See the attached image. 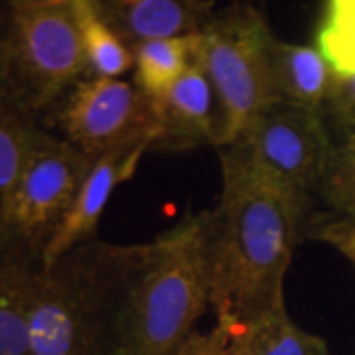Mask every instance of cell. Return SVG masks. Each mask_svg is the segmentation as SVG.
I'll use <instances>...</instances> for the list:
<instances>
[{"mask_svg": "<svg viewBox=\"0 0 355 355\" xmlns=\"http://www.w3.org/2000/svg\"><path fill=\"white\" fill-rule=\"evenodd\" d=\"M310 205V196L280 188L221 150V196L205 211L209 304L219 324L239 331L284 298Z\"/></svg>", "mask_w": 355, "mask_h": 355, "instance_id": "obj_1", "label": "cell"}, {"mask_svg": "<svg viewBox=\"0 0 355 355\" xmlns=\"http://www.w3.org/2000/svg\"><path fill=\"white\" fill-rule=\"evenodd\" d=\"M139 249L89 239L42 268L28 310L30 355H114Z\"/></svg>", "mask_w": 355, "mask_h": 355, "instance_id": "obj_2", "label": "cell"}, {"mask_svg": "<svg viewBox=\"0 0 355 355\" xmlns=\"http://www.w3.org/2000/svg\"><path fill=\"white\" fill-rule=\"evenodd\" d=\"M207 308V216L200 214L140 243L121 304L114 355H174Z\"/></svg>", "mask_w": 355, "mask_h": 355, "instance_id": "obj_3", "label": "cell"}, {"mask_svg": "<svg viewBox=\"0 0 355 355\" xmlns=\"http://www.w3.org/2000/svg\"><path fill=\"white\" fill-rule=\"evenodd\" d=\"M89 71L71 4L10 2L0 24V87L42 116Z\"/></svg>", "mask_w": 355, "mask_h": 355, "instance_id": "obj_4", "label": "cell"}, {"mask_svg": "<svg viewBox=\"0 0 355 355\" xmlns=\"http://www.w3.org/2000/svg\"><path fill=\"white\" fill-rule=\"evenodd\" d=\"M272 38L265 18L249 4L229 6L200 32L196 64L216 91L219 148L235 142L265 109L280 103L270 67Z\"/></svg>", "mask_w": 355, "mask_h": 355, "instance_id": "obj_5", "label": "cell"}, {"mask_svg": "<svg viewBox=\"0 0 355 355\" xmlns=\"http://www.w3.org/2000/svg\"><path fill=\"white\" fill-rule=\"evenodd\" d=\"M91 166L73 144L40 128L0 211V239L42 265L44 251L71 209Z\"/></svg>", "mask_w": 355, "mask_h": 355, "instance_id": "obj_6", "label": "cell"}, {"mask_svg": "<svg viewBox=\"0 0 355 355\" xmlns=\"http://www.w3.org/2000/svg\"><path fill=\"white\" fill-rule=\"evenodd\" d=\"M225 150L268 182L310 196L318 190L334 144L322 113L280 101L259 114Z\"/></svg>", "mask_w": 355, "mask_h": 355, "instance_id": "obj_7", "label": "cell"}, {"mask_svg": "<svg viewBox=\"0 0 355 355\" xmlns=\"http://www.w3.org/2000/svg\"><path fill=\"white\" fill-rule=\"evenodd\" d=\"M50 111L58 137L73 144L91 162L116 148L154 142V103L135 81L81 79Z\"/></svg>", "mask_w": 355, "mask_h": 355, "instance_id": "obj_8", "label": "cell"}, {"mask_svg": "<svg viewBox=\"0 0 355 355\" xmlns=\"http://www.w3.org/2000/svg\"><path fill=\"white\" fill-rule=\"evenodd\" d=\"M153 103L156 119L153 150L180 153L203 144L219 146V105L211 81L200 64L193 62L190 69L164 95L154 97Z\"/></svg>", "mask_w": 355, "mask_h": 355, "instance_id": "obj_9", "label": "cell"}, {"mask_svg": "<svg viewBox=\"0 0 355 355\" xmlns=\"http://www.w3.org/2000/svg\"><path fill=\"white\" fill-rule=\"evenodd\" d=\"M148 150H153L150 142H139L125 148H116L93 162L71 209L67 211L62 225L53 233L44 251L42 268H48L71 249H76L77 245L93 239V233L101 221L103 211L113 191L128 178H132L142 156Z\"/></svg>", "mask_w": 355, "mask_h": 355, "instance_id": "obj_10", "label": "cell"}, {"mask_svg": "<svg viewBox=\"0 0 355 355\" xmlns=\"http://www.w3.org/2000/svg\"><path fill=\"white\" fill-rule=\"evenodd\" d=\"M93 4L130 48L150 40L198 34L216 16L214 0H93Z\"/></svg>", "mask_w": 355, "mask_h": 355, "instance_id": "obj_11", "label": "cell"}, {"mask_svg": "<svg viewBox=\"0 0 355 355\" xmlns=\"http://www.w3.org/2000/svg\"><path fill=\"white\" fill-rule=\"evenodd\" d=\"M42 265L0 239V355H30L28 310Z\"/></svg>", "mask_w": 355, "mask_h": 355, "instance_id": "obj_12", "label": "cell"}, {"mask_svg": "<svg viewBox=\"0 0 355 355\" xmlns=\"http://www.w3.org/2000/svg\"><path fill=\"white\" fill-rule=\"evenodd\" d=\"M270 67L280 101L324 113L334 73L316 48L272 38Z\"/></svg>", "mask_w": 355, "mask_h": 355, "instance_id": "obj_13", "label": "cell"}, {"mask_svg": "<svg viewBox=\"0 0 355 355\" xmlns=\"http://www.w3.org/2000/svg\"><path fill=\"white\" fill-rule=\"evenodd\" d=\"M198 42L200 32L135 46V85L153 99L164 95L196 62Z\"/></svg>", "mask_w": 355, "mask_h": 355, "instance_id": "obj_14", "label": "cell"}, {"mask_svg": "<svg viewBox=\"0 0 355 355\" xmlns=\"http://www.w3.org/2000/svg\"><path fill=\"white\" fill-rule=\"evenodd\" d=\"M71 6L93 77L119 79L128 69H135V51L103 20L93 0H76Z\"/></svg>", "mask_w": 355, "mask_h": 355, "instance_id": "obj_15", "label": "cell"}, {"mask_svg": "<svg viewBox=\"0 0 355 355\" xmlns=\"http://www.w3.org/2000/svg\"><path fill=\"white\" fill-rule=\"evenodd\" d=\"M243 330L253 355H330L322 338L292 322L286 298L265 308Z\"/></svg>", "mask_w": 355, "mask_h": 355, "instance_id": "obj_16", "label": "cell"}, {"mask_svg": "<svg viewBox=\"0 0 355 355\" xmlns=\"http://www.w3.org/2000/svg\"><path fill=\"white\" fill-rule=\"evenodd\" d=\"M40 128V116L26 111L0 87V211L24 168Z\"/></svg>", "mask_w": 355, "mask_h": 355, "instance_id": "obj_17", "label": "cell"}, {"mask_svg": "<svg viewBox=\"0 0 355 355\" xmlns=\"http://www.w3.org/2000/svg\"><path fill=\"white\" fill-rule=\"evenodd\" d=\"M316 50L336 77L355 76V0H326L316 28Z\"/></svg>", "mask_w": 355, "mask_h": 355, "instance_id": "obj_18", "label": "cell"}, {"mask_svg": "<svg viewBox=\"0 0 355 355\" xmlns=\"http://www.w3.org/2000/svg\"><path fill=\"white\" fill-rule=\"evenodd\" d=\"M316 191L336 211L355 219V132L334 146Z\"/></svg>", "mask_w": 355, "mask_h": 355, "instance_id": "obj_19", "label": "cell"}, {"mask_svg": "<svg viewBox=\"0 0 355 355\" xmlns=\"http://www.w3.org/2000/svg\"><path fill=\"white\" fill-rule=\"evenodd\" d=\"M306 237L314 241L328 243L355 265V219L352 217L310 219L306 227Z\"/></svg>", "mask_w": 355, "mask_h": 355, "instance_id": "obj_20", "label": "cell"}, {"mask_svg": "<svg viewBox=\"0 0 355 355\" xmlns=\"http://www.w3.org/2000/svg\"><path fill=\"white\" fill-rule=\"evenodd\" d=\"M324 113L330 114L336 125L355 132V76H334Z\"/></svg>", "mask_w": 355, "mask_h": 355, "instance_id": "obj_21", "label": "cell"}, {"mask_svg": "<svg viewBox=\"0 0 355 355\" xmlns=\"http://www.w3.org/2000/svg\"><path fill=\"white\" fill-rule=\"evenodd\" d=\"M231 338L233 331L217 322L209 331H193L174 355H229Z\"/></svg>", "mask_w": 355, "mask_h": 355, "instance_id": "obj_22", "label": "cell"}, {"mask_svg": "<svg viewBox=\"0 0 355 355\" xmlns=\"http://www.w3.org/2000/svg\"><path fill=\"white\" fill-rule=\"evenodd\" d=\"M229 355H253L251 354V347H249V340H247L245 330L233 331L231 345H229Z\"/></svg>", "mask_w": 355, "mask_h": 355, "instance_id": "obj_23", "label": "cell"}, {"mask_svg": "<svg viewBox=\"0 0 355 355\" xmlns=\"http://www.w3.org/2000/svg\"><path fill=\"white\" fill-rule=\"evenodd\" d=\"M51 2H60V4H73L76 0H51Z\"/></svg>", "mask_w": 355, "mask_h": 355, "instance_id": "obj_24", "label": "cell"}, {"mask_svg": "<svg viewBox=\"0 0 355 355\" xmlns=\"http://www.w3.org/2000/svg\"><path fill=\"white\" fill-rule=\"evenodd\" d=\"M10 2H32V0H10Z\"/></svg>", "mask_w": 355, "mask_h": 355, "instance_id": "obj_25", "label": "cell"}]
</instances>
